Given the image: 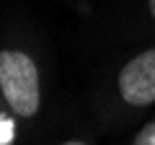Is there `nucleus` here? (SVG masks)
Listing matches in <instances>:
<instances>
[{"label": "nucleus", "mask_w": 155, "mask_h": 145, "mask_svg": "<svg viewBox=\"0 0 155 145\" xmlns=\"http://www.w3.org/2000/svg\"><path fill=\"white\" fill-rule=\"evenodd\" d=\"M116 88L122 101L134 109L155 104V47L142 49L119 70Z\"/></svg>", "instance_id": "nucleus-2"}, {"label": "nucleus", "mask_w": 155, "mask_h": 145, "mask_svg": "<svg viewBox=\"0 0 155 145\" xmlns=\"http://www.w3.org/2000/svg\"><path fill=\"white\" fill-rule=\"evenodd\" d=\"M147 11H150V16H153V21H155V0H147Z\"/></svg>", "instance_id": "nucleus-5"}, {"label": "nucleus", "mask_w": 155, "mask_h": 145, "mask_svg": "<svg viewBox=\"0 0 155 145\" xmlns=\"http://www.w3.org/2000/svg\"><path fill=\"white\" fill-rule=\"evenodd\" d=\"M57 145H88L85 140H65V143H57Z\"/></svg>", "instance_id": "nucleus-4"}, {"label": "nucleus", "mask_w": 155, "mask_h": 145, "mask_svg": "<svg viewBox=\"0 0 155 145\" xmlns=\"http://www.w3.org/2000/svg\"><path fill=\"white\" fill-rule=\"evenodd\" d=\"M132 145H155V119H153V122H147L137 135H134Z\"/></svg>", "instance_id": "nucleus-3"}, {"label": "nucleus", "mask_w": 155, "mask_h": 145, "mask_svg": "<svg viewBox=\"0 0 155 145\" xmlns=\"http://www.w3.org/2000/svg\"><path fill=\"white\" fill-rule=\"evenodd\" d=\"M0 96L21 119H31L41 109L39 65L23 49H0Z\"/></svg>", "instance_id": "nucleus-1"}]
</instances>
